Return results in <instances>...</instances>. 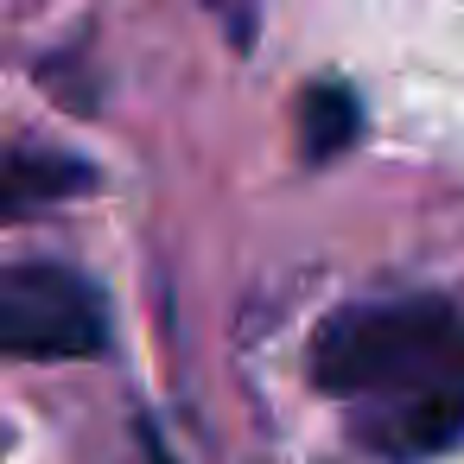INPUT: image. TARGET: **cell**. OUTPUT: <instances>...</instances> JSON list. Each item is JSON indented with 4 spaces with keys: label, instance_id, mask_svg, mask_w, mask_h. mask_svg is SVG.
Listing matches in <instances>:
<instances>
[{
    "label": "cell",
    "instance_id": "cell-3",
    "mask_svg": "<svg viewBox=\"0 0 464 464\" xmlns=\"http://www.w3.org/2000/svg\"><path fill=\"white\" fill-rule=\"evenodd\" d=\"M96 172L71 153H26V147H0V223H20L71 191H90Z\"/></svg>",
    "mask_w": 464,
    "mask_h": 464
},
{
    "label": "cell",
    "instance_id": "cell-4",
    "mask_svg": "<svg viewBox=\"0 0 464 464\" xmlns=\"http://www.w3.org/2000/svg\"><path fill=\"white\" fill-rule=\"evenodd\" d=\"M362 128V115H356V96L350 90H337V83H318L312 96H305V109H299V134H305V160H331L350 134Z\"/></svg>",
    "mask_w": 464,
    "mask_h": 464
},
{
    "label": "cell",
    "instance_id": "cell-1",
    "mask_svg": "<svg viewBox=\"0 0 464 464\" xmlns=\"http://www.w3.org/2000/svg\"><path fill=\"white\" fill-rule=\"evenodd\" d=\"M318 388L375 401L362 439L382 458H432L464 432V312L451 299L343 305L312 337Z\"/></svg>",
    "mask_w": 464,
    "mask_h": 464
},
{
    "label": "cell",
    "instance_id": "cell-5",
    "mask_svg": "<svg viewBox=\"0 0 464 464\" xmlns=\"http://www.w3.org/2000/svg\"><path fill=\"white\" fill-rule=\"evenodd\" d=\"M147 464H172V458H166V445H160L153 432H147Z\"/></svg>",
    "mask_w": 464,
    "mask_h": 464
},
{
    "label": "cell",
    "instance_id": "cell-2",
    "mask_svg": "<svg viewBox=\"0 0 464 464\" xmlns=\"http://www.w3.org/2000/svg\"><path fill=\"white\" fill-rule=\"evenodd\" d=\"M102 337H109V318L90 280L45 261L0 267V350L7 356L77 362V356H96Z\"/></svg>",
    "mask_w": 464,
    "mask_h": 464
}]
</instances>
